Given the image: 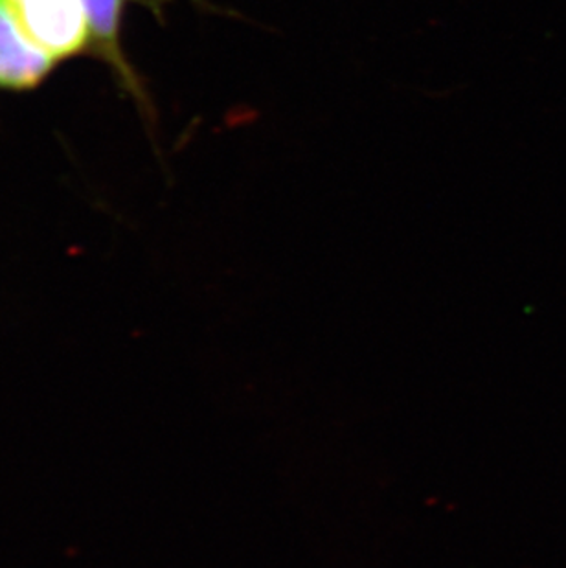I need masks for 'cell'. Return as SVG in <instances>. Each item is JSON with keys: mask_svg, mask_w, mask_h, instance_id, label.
Wrapping results in <instances>:
<instances>
[{"mask_svg": "<svg viewBox=\"0 0 566 568\" xmlns=\"http://www.w3.org/2000/svg\"><path fill=\"white\" fill-rule=\"evenodd\" d=\"M39 49L54 61L74 58L91 47L80 0H6Z\"/></svg>", "mask_w": 566, "mask_h": 568, "instance_id": "cell-1", "label": "cell"}, {"mask_svg": "<svg viewBox=\"0 0 566 568\" xmlns=\"http://www.w3.org/2000/svg\"><path fill=\"white\" fill-rule=\"evenodd\" d=\"M54 64L24 32L11 6L0 0V91H32L49 78Z\"/></svg>", "mask_w": 566, "mask_h": 568, "instance_id": "cell-2", "label": "cell"}, {"mask_svg": "<svg viewBox=\"0 0 566 568\" xmlns=\"http://www.w3.org/2000/svg\"><path fill=\"white\" fill-rule=\"evenodd\" d=\"M91 32V47L113 69L129 91L139 92L137 78L122 50V16L125 0H80Z\"/></svg>", "mask_w": 566, "mask_h": 568, "instance_id": "cell-3", "label": "cell"}]
</instances>
